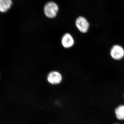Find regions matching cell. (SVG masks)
<instances>
[{"label":"cell","mask_w":124,"mask_h":124,"mask_svg":"<svg viewBox=\"0 0 124 124\" xmlns=\"http://www.w3.org/2000/svg\"><path fill=\"white\" fill-rule=\"evenodd\" d=\"M12 0H0V12L5 13L11 8Z\"/></svg>","instance_id":"8992f818"},{"label":"cell","mask_w":124,"mask_h":124,"mask_svg":"<svg viewBox=\"0 0 124 124\" xmlns=\"http://www.w3.org/2000/svg\"><path fill=\"white\" fill-rule=\"evenodd\" d=\"M48 82L52 85H57L60 84L62 80V76L58 72L53 71L49 73L47 76Z\"/></svg>","instance_id":"277c9868"},{"label":"cell","mask_w":124,"mask_h":124,"mask_svg":"<svg viewBox=\"0 0 124 124\" xmlns=\"http://www.w3.org/2000/svg\"><path fill=\"white\" fill-rule=\"evenodd\" d=\"M110 54L112 58L115 60H120L124 56V49L120 46L115 45L111 49Z\"/></svg>","instance_id":"3957f363"},{"label":"cell","mask_w":124,"mask_h":124,"mask_svg":"<svg viewBox=\"0 0 124 124\" xmlns=\"http://www.w3.org/2000/svg\"></svg>","instance_id":"ba28073f"},{"label":"cell","mask_w":124,"mask_h":124,"mask_svg":"<svg viewBox=\"0 0 124 124\" xmlns=\"http://www.w3.org/2000/svg\"><path fill=\"white\" fill-rule=\"evenodd\" d=\"M115 112L116 116L118 119L121 120H124V105H120L116 108Z\"/></svg>","instance_id":"52a82bcc"},{"label":"cell","mask_w":124,"mask_h":124,"mask_svg":"<svg viewBox=\"0 0 124 124\" xmlns=\"http://www.w3.org/2000/svg\"><path fill=\"white\" fill-rule=\"evenodd\" d=\"M75 41L72 36L70 33H66L63 36L62 43L63 46L66 48H70L74 44Z\"/></svg>","instance_id":"5b68a950"},{"label":"cell","mask_w":124,"mask_h":124,"mask_svg":"<svg viewBox=\"0 0 124 124\" xmlns=\"http://www.w3.org/2000/svg\"><path fill=\"white\" fill-rule=\"evenodd\" d=\"M76 25L78 30L82 33H85L88 31L89 24L84 17H78L76 20Z\"/></svg>","instance_id":"7a4b0ae2"},{"label":"cell","mask_w":124,"mask_h":124,"mask_svg":"<svg viewBox=\"0 0 124 124\" xmlns=\"http://www.w3.org/2000/svg\"><path fill=\"white\" fill-rule=\"evenodd\" d=\"M44 10L46 17L52 18L56 17L58 11V7L55 2L51 1L46 3Z\"/></svg>","instance_id":"6da1fadb"}]
</instances>
